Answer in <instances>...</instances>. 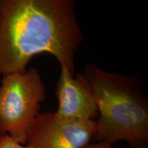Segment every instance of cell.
<instances>
[{
	"instance_id": "obj_1",
	"label": "cell",
	"mask_w": 148,
	"mask_h": 148,
	"mask_svg": "<svg viewBox=\"0 0 148 148\" xmlns=\"http://www.w3.org/2000/svg\"><path fill=\"white\" fill-rule=\"evenodd\" d=\"M83 40L73 0H1L0 73H22L34 56L50 53L72 75Z\"/></svg>"
},
{
	"instance_id": "obj_2",
	"label": "cell",
	"mask_w": 148,
	"mask_h": 148,
	"mask_svg": "<svg viewBox=\"0 0 148 148\" xmlns=\"http://www.w3.org/2000/svg\"><path fill=\"white\" fill-rule=\"evenodd\" d=\"M82 75L99 110L93 139L110 145L125 140L130 148H147L148 100L140 79L94 64H86Z\"/></svg>"
},
{
	"instance_id": "obj_3",
	"label": "cell",
	"mask_w": 148,
	"mask_h": 148,
	"mask_svg": "<svg viewBox=\"0 0 148 148\" xmlns=\"http://www.w3.org/2000/svg\"><path fill=\"white\" fill-rule=\"evenodd\" d=\"M46 97L45 84L35 68L3 75L0 83V134L26 144L40 103Z\"/></svg>"
},
{
	"instance_id": "obj_4",
	"label": "cell",
	"mask_w": 148,
	"mask_h": 148,
	"mask_svg": "<svg viewBox=\"0 0 148 148\" xmlns=\"http://www.w3.org/2000/svg\"><path fill=\"white\" fill-rule=\"evenodd\" d=\"M96 132V120L60 121L53 112H39L27 134L31 148H83Z\"/></svg>"
},
{
	"instance_id": "obj_5",
	"label": "cell",
	"mask_w": 148,
	"mask_h": 148,
	"mask_svg": "<svg viewBox=\"0 0 148 148\" xmlns=\"http://www.w3.org/2000/svg\"><path fill=\"white\" fill-rule=\"evenodd\" d=\"M58 107L54 112L60 121L96 120L99 110L95 97L82 74L76 77L61 66L60 78L56 88Z\"/></svg>"
},
{
	"instance_id": "obj_6",
	"label": "cell",
	"mask_w": 148,
	"mask_h": 148,
	"mask_svg": "<svg viewBox=\"0 0 148 148\" xmlns=\"http://www.w3.org/2000/svg\"><path fill=\"white\" fill-rule=\"evenodd\" d=\"M0 148H31L29 145H21L7 134H0Z\"/></svg>"
},
{
	"instance_id": "obj_7",
	"label": "cell",
	"mask_w": 148,
	"mask_h": 148,
	"mask_svg": "<svg viewBox=\"0 0 148 148\" xmlns=\"http://www.w3.org/2000/svg\"><path fill=\"white\" fill-rule=\"evenodd\" d=\"M83 148H117L113 146V145L103 143V142H95V143H90L87 145ZM130 148V147H128Z\"/></svg>"
},
{
	"instance_id": "obj_8",
	"label": "cell",
	"mask_w": 148,
	"mask_h": 148,
	"mask_svg": "<svg viewBox=\"0 0 148 148\" xmlns=\"http://www.w3.org/2000/svg\"><path fill=\"white\" fill-rule=\"evenodd\" d=\"M1 21V0H0V24Z\"/></svg>"
}]
</instances>
